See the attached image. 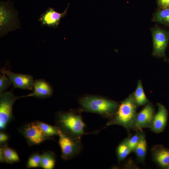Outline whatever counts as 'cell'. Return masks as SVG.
Here are the masks:
<instances>
[{"label":"cell","instance_id":"obj_14","mask_svg":"<svg viewBox=\"0 0 169 169\" xmlns=\"http://www.w3.org/2000/svg\"><path fill=\"white\" fill-rule=\"evenodd\" d=\"M151 151L154 161L161 167L166 168L169 165V149L156 145L152 148Z\"/></svg>","mask_w":169,"mask_h":169},{"label":"cell","instance_id":"obj_10","mask_svg":"<svg viewBox=\"0 0 169 169\" xmlns=\"http://www.w3.org/2000/svg\"><path fill=\"white\" fill-rule=\"evenodd\" d=\"M15 88L23 90H32L34 81L30 75L14 73L9 70L3 69Z\"/></svg>","mask_w":169,"mask_h":169},{"label":"cell","instance_id":"obj_3","mask_svg":"<svg viewBox=\"0 0 169 169\" xmlns=\"http://www.w3.org/2000/svg\"><path fill=\"white\" fill-rule=\"evenodd\" d=\"M79 102L84 110L98 114L107 118L114 116L119 105L114 101L94 96L84 97Z\"/></svg>","mask_w":169,"mask_h":169},{"label":"cell","instance_id":"obj_15","mask_svg":"<svg viewBox=\"0 0 169 169\" xmlns=\"http://www.w3.org/2000/svg\"><path fill=\"white\" fill-rule=\"evenodd\" d=\"M139 139L135 149V152L138 160L141 162L144 161L147 152V144L145 134L139 132Z\"/></svg>","mask_w":169,"mask_h":169},{"label":"cell","instance_id":"obj_21","mask_svg":"<svg viewBox=\"0 0 169 169\" xmlns=\"http://www.w3.org/2000/svg\"><path fill=\"white\" fill-rule=\"evenodd\" d=\"M45 136L49 138L54 136H59L60 131L55 126L40 121H36Z\"/></svg>","mask_w":169,"mask_h":169},{"label":"cell","instance_id":"obj_16","mask_svg":"<svg viewBox=\"0 0 169 169\" xmlns=\"http://www.w3.org/2000/svg\"><path fill=\"white\" fill-rule=\"evenodd\" d=\"M133 96L137 106L144 105L149 102L145 94L141 82L140 80L138 81L137 87Z\"/></svg>","mask_w":169,"mask_h":169},{"label":"cell","instance_id":"obj_12","mask_svg":"<svg viewBox=\"0 0 169 169\" xmlns=\"http://www.w3.org/2000/svg\"><path fill=\"white\" fill-rule=\"evenodd\" d=\"M158 111L154 115L150 127L151 130L155 133L162 132L166 126L167 119V111L165 106L160 103L157 104Z\"/></svg>","mask_w":169,"mask_h":169},{"label":"cell","instance_id":"obj_4","mask_svg":"<svg viewBox=\"0 0 169 169\" xmlns=\"http://www.w3.org/2000/svg\"><path fill=\"white\" fill-rule=\"evenodd\" d=\"M18 11L8 0L0 3V34L1 37L10 32L20 28Z\"/></svg>","mask_w":169,"mask_h":169},{"label":"cell","instance_id":"obj_20","mask_svg":"<svg viewBox=\"0 0 169 169\" xmlns=\"http://www.w3.org/2000/svg\"><path fill=\"white\" fill-rule=\"evenodd\" d=\"M152 20L165 24L169 25V8L158 10L153 14Z\"/></svg>","mask_w":169,"mask_h":169},{"label":"cell","instance_id":"obj_1","mask_svg":"<svg viewBox=\"0 0 169 169\" xmlns=\"http://www.w3.org/2000/svg\"><path fill=\"white\" fill-rule=\"evenodd\" d=\"M55 123L63 134L74 139H81L82 136L90 134L84 131L85 125L80 114L72 111L57 112Z\"/></svg>","mask_w":169,"mask_h":169},{"label":"cell","instance_id":"obj_17","mask_svg":"<svg viewBox=\"0 0 169 169\" xmlns=\"http://www.w3.org/2000/svg\"><path fill=\"white\" fill-rule=\"evenodd\" d=\"M41 167L44 169H52L55 166V157L52 152H45L41 155Z\"/></svg>","mask_w":169,"mask_h":169},{"label":"cell","instance_id":"obj_6","mask_svg":"<svg viewBox=\"0 0 169 169\" xmlns=\"http://www.w3.org/2000/svg\"><path fill=\"white\" fill-rule=\"evenodd\" d=\"M59 136V143L63 159L66 160L72 159L81 152L82 148L81 139L70 137L64 134L60 131Z\"/></svg>","mask_w":169,"mask_h":169},{"label":"cell","instance_id":"obj_26","mask_svg":"<svg viewBox=\"0 0 169 169\" xmlns=\"http://www.w3.org/2000/svg\"><path fill=\"white\" fill-rule=\"evenodd\" d=\"M8 139V137L6 134L1 132L0 133V143L6 142Z\"/></svg>","mask_w":169,"mask_h":169},{"label":"cell","instance_id":"obj_24","mask_svg":"<svg viewBox=\"0 0 169 169\" xmlns=\"http://www.w3.org/2000/svg\"><path fill=\"white\" fill-rule=\"evenodd\" d=\"M139 132H137L131 136L127 138L128 145L131 152H134L139 139Z\"/></svg>","mask_w":169,"mask_h":169},{"label":"cell","instance_id":"obj_19","mask_svg":"<svg viewBox=\"0 0 169 169\" xmlns=\"http://www.w3.org/2000/svg\"><path fill=\"white\" fill-rule=\"evenodd\" d=\"M4 161L6 163L12 164L18 162L19 158L16 152L6 145L2 147Z\"/></svg>","mask_w":169,"mask_h":169},{"label":"cell","instance_id":"obj_18","mask_svg":"<svg viewBox=\"0 0 169 169\" xmlns=\"http://www.w3.org/2000/svg\"><path fill=\"white\" fill-rule=\"evenodd\" d=\"M131 152L126 138L119 144L116 148V153L118 162H120L124 160Z\"/></svg>","mask_w":169,"mask_h":169},{"label":"cell","instance_id":"obj_9","mask_svg":"<svg viewBox=\"0 0 169 169\" xmlns=\"http://www.w3.org/2000/svg\"><path fill=\"white\" fill-rule=\"evenodd\" d=\"M69 5L68 3L65 10L62 13L57 12L54 8H48L38 19V21L41 23V25L54 28L58 27L61 18L66 15Z\"/></svg>","mask_w":169,"mask_h":169},{"label":"cell","instance_id":"obj_2","mask_svg":"<svg viewBox=\"0 0 169 169\" xmlns=\"http://www.w3.org/2000/svg\"><path fill=\"white\" fill-rule=\"evenodd\" d=\"M137 106L133 95H130L119 105L115 115L107 122L105 127L117 125L127 130L134 129Z\"/></svg>","mask_w":169,"mask_h":169},{"label":"cell","instance_id":"obj_22","mask_svg":"<svg viewBox=\"0 0 169 169\" xmlns=\"http://www.w3.org/2000/svg\"><path fill=\"white\" fill-rule=\"evenodd\" d=\"M41 155L38 154H34L31 156L28 161V167L32 168L41 167Z\"/></svg>","mask_w":169,"mask_h":169},{"label":"cell","instance_id":"obj_5","mask_svg":"<svg viewBox=\"0 0 169 169\" xmlns=\"http://www.w3.org/2000/svg\"><path fill=\"white\" fill-rule=\"evenodd\" d=\"M23 97L17 96L10 92L0 93V129H5L8 124L13 118V105L17 99Z\"/></svg>","mask_w":169,"mask_h":169},{"label":"cell","instance_id":"obj_27","mask_svg":"<svg viewBox=\"0 0 169 169\" xmlns=\"http://www.w3.org/2000/svg\"><path fill=\"white\" fill-rule=\"evenodd\" d=\"M167 169H169V165L166 168Z\"/></svg>","mask_w":169,"mask_h":169},{"label":"cell","instance_id":"obj_11","mask_svg":"<svg viewBox=\"0 0 169 169\" xmlns=\"http://www.w3.org/2000/svg\"><path fill=\"white\" fill-rule=\"evenodd\" d=\"M154 115L152 105L150 103L147 104L137 114L134 129L141 130L143 128H150Z\"/></svg>","mask_w":169,"mask_h":169},{"label":"cell","instance_id":"obj_7","mask_svg":"<svg viewBox=\"0 0 169 169\" xmlns=\"http://www.w3.org/2000/svg\"><path fill=\"white\" fill-rule=\"evenodd\" d=\"M21 134L31 145L39 144L48 139L36 122L28 123L20 129Z\"/></svg>","mask_w":169,"mask_h":169},{"label":"cell","instance_id":"obj_23","mask_svg":"<svg viewBox=\"0 0 169 169\" xmlns=\"http://www.w3.org/2000/svg\"><path fill=\"white\" fill-rule=\"evenodd\" d=\"M2 75L0 78V93L4 92L11 85V82L5 73L2 70Z\"/></svg>","mask_w":169,"mask_h":169},{"label":"cell","instance_id":"obj_25","mask_svg":"<svg viewBox=\"0 0 169 169\" xmlns=\"http://www.w3.org/2000/svg\"><path fill=\"white\" fill-rule=\"evenodd\" d=\"M158 6L161 9L169 8V0H157Z\"/></svg>","mask_w":169,"mask_h":169},{"label":"cell","instance_id":"obj_13","mask_svg":"<svg viewBox=\"0 0 169 169\" xmlns=\"http://www.w3.org/2000/svg\"><path fill=\"white\" fill-rule=\"evenodd\" d=\"M33 92L23 97H34L39 99H45L51 96L53 90L51 85L44 79H38L34 81Z\"/></svg>","mask_w":169,"mask_h":169},{"label":"cell","instance_id":"obj_8","mask_svg":"<svg viewBox=\"0 0 169 169\" xmlns=\"http://www.w3.org/2000/svg\"><path fill=\"white\" fill-rule=\"evenodd\" d=\"M151 33L153 42V55L157 57H164L169 38L168 33L157 27L152 28Z\"/></svg>","mask_w":169,"mask_h":169}]
</instances>
